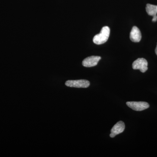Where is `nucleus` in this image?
Returning a JSON list of instances; mask_svg holds the SVG:
<instances>
[{
  "label": "nucleus",
  "mask_w": 157,
  "mask_h": 157,
  "mask_svg": "<svg viewBox=\"0 0 157 157\" xmlns=\"http://www.w3.org/2000/svg\"><path fill=\"white\" fill-rule=\"evenodd\" d=\"M110 34V29L108 26L102 28L101 33L96 35L93 39V42L97 45H101L107 42Z\"/></svg>",
  "instance_id": "nucleus-1"
},
{
  "label": "nucleus",
  "mask_w": 157,
  "mask_h": 157,
  "mask_svg": "<svg viewBox=\"0 0 157 157\" xmlns=\"http://www.w3.org/2000/svg\"><path fill=\"white\" fill-rule=\"evenodd\" d=\"M65 85L70 87L86 88L88 87L90 85V82L86 79L79 80H70L66 81Z\"/></svg>",
  "instance_id": "nucleus-2"
},
{
  "label": "nucleus",
  "mask_w": 157,
  "mask_h": 157,
  "mask_svg": "<svg viewBox=\"0 0 157 157\" xmlns=\"http://www.w3.org/2000/svg\"><path fill=\"white\" fill-rule=\"evenodd\" d=\"M127 106L133 110L140 111L147 109L149 107V104L145 102H127Z\"/></svg>",
  "instance_id": "nucleus-3"
},
{
  "label": "nucleus",
  "mask_w": 157,
  "mask_h": 157,
  "mask_svg": "<svg viewBox=\"0 0 157 157\" xmlns=\"http://www.w3.org/2000/svg\"><path fill=\"white\" fill-rule=\"evenodd\" d=\"M147 61L144 58H138L133 62L132 68L134 70H139L142 73H145L147 70Z\"/></svg>",
  "instance_id": "nucleus-4"
},
{
  "label": "nucleus",
  "mask_w": 157,
  "mask_h": 157,
  "mask_svg": "<svg viewBox=\"0 0 157 157\" xmlns=\"http://www.w3.org/2000/svg\"><path fill=\"white\" fill-rule=\"evenodd\" d=\"M101 57L91 56L86 58L82 62V65L86 67H92L98 65V62L101 59Z\"/></svg>",
  "instance_id": "nucleus-5"
},
{
  "label": "nucleus",
  "mask_w": 157,
  "mask_h": 157,
  "mask_svg": "<svg viewBox=\"0 0 157 157\" xmlns=\"http://www.w3.org/2000/svg\"><path fill=\"white\" fill-rule=\"evenodd\" d=\"M125 128V124L124 122H123L122 121H120L118 122L117 123L115 124L114 126L111 129V131H110L111 134L109 135V136L112 138L115 137L116 135L123 132Z\"/></svg>",
  "instance_id": "nucleus-6"
},
{
  "label": "nucleus",
  "mask_w": 157,
  "mask_h": 157,
  "mask_svg": "<svg viewBox=\"0 0 157 157\" xmlns=\"http://www.w3.org/2000/svg\"><path fill=\"white\" fill-rule=\"evenodd\" d=\"M130 38L132 42H138L141 39V34L139 29L136 26L132 28L130 34Z\"/></svg>",
  "instance_id": "nucleus-7"
},
{
  "label": "nucleus",
  "mask_w": 157,
  "mask_h": 157,
  "mask_svg": "<svg viewBox=\"0 0 157 157\" xmlns=\"http://www.w3.org/2000/svg\"><path fill=\"white\" fill-rule=\"evenodd\" d=\"M147 13L149 15L153 17L152 21L155 22L157 21V6L147 4L146 7Z\"/></svg>",
  "instance_id": "nucleus-8"
},
{
  "label": "nucleus",
  "mask_w": 157,
  "mask_h": 157,
  "mask_svg": "<svg viewBox=\"0 0 157 157\" xmlns=\"http://www.w3.org/2000/svg\"><path fill=\"white\" fill-rule=\"evenodd\" d=\"M155 52L157 56V45L156 48L155 49Z\"/></svg>",
  "instance_id": "nucleus-9"
}]
</instances>
